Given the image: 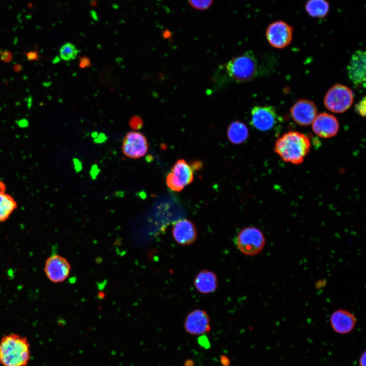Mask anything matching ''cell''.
I'll return each instance as SVG.
<instances>
[{
    "label": "cell",
    "instance_id": "6da1fadb",
    "mask_svg": "<svg viewBox=\"0 0 366 366\" xmlns=\"http://www.w3.org/2000/svg\"><path fill=\"white\" fill-rule=\"evenodd\" d=\"M310 148L311 142L306 135L290 131L277 140L274 150L284 161L296 165L303 161Z\"/></svg>",
    "mask_w": 366,
    "mask_h": 366
},
{
    "label": "cell",
    "instance_id": "7a4b0ae2",
    "mask_svg": "<svg viewBox=\"0 0 366 366\" xmlns=\"http://www.w3.org/2000/svg\"><path fill=\"white\" fill-rule=\"evenodd\" d=\"M26 338L17 334L4 336L0 341V362L3 366H26L30 359Z\"/></svg>",
    "mask_w": 366,
    "mask_h": 366
},
{
    "label": "cell",
    "instance_id": "3957f363",
    "mask_svg": "<svg viewBox=\"0 0 366 366\" xmlns=\"http://www.w3.org/2000/svg\"><path fill=\"white\" fill-rule=\"evenodd\" d=\"M257 60L253 53H245L233 57L226 65L229 76L238 82L251 80L257 72Z\"/></svg>",
    "mask_w": 366,
    "mask_h": 366
},
{
    "label": "cell",
    "instance_id": "277c9868",
    "mask_svg": "<svg viewBox=\"0 0 366 366\" xmlns=\"http://www.w3.org/2000/svg\"><path fill=\"white\" fill-rule=\"evenodd\" d=\"M199 162L189 164L184 159L178 160L166 177L167 186L172 191L179 192L190 184L194 179V170L199 168Z\"/></svg>",
    "mask_w": 366,
    "mask_h": 366
},
{
    "label": "cell",
    "instance_id": "5b68a950",
    "mask_svg": "<svg viewBox=\"0 0 366 366\" xmlns=\"http://www.w3.org/2000/svg\"><path fill=\"white\" fill-rule=\"evenodd\" d=\"M235 243L242 254L252 256L258 254L263 250L265 239L260 229L254 227H248L237 234Z\"/></svg>",
    "mask_w": 366,
    "mask_h": 366
},
{
    "label": "cell",
    "instance_id": "8992f818",
    "mask_svg": "<svg viewBox=\"0 0 366 366\" xmlns=\"http://www.w3.org/2000/svg\"><path fill=\"white\" fill-rule=\"evenodd\" d=\"M353 93L347 86L337 84L326 93L324 103L325 106L334 113H343L347 111L353 102Z\"/></svg>",
    "mask_w": 366,
    "mask_h": 366
},
{
    "label": "cell",
    "instance_id": "52a82bcc",
    "mask_svg": "<svg viewBox=\"0 0 366 366\" xmlns=\"http://www.w3.org/2000/svg\"><path fill=\"white\" fill-rule=\"evenodd\" d=\"M293 27L282 20L270 23L265 31L266 38L273 47L283 49L291 42L293 37Z\"/></svg>",
    "mask_w": 366,
    "mask_h": 366
},
{
    "label": "cell",
    "instance_id": "ba28073f",
    "mask_svg": "<svg viewBox=\"0 0 366 366\" xmlns=\"http://www.w3.org/2000/svg\"><path fill=\"white\" fill-rule=\"evenodd\" d=\"M71 266L68 261L58 255H53L46 260L44 271L48 279L55 283L64 281L69 276Z\"/></svg>",
    "mask_w": 366,
    "mask_h": 366
},
{
    "label": "cell",
    "instance_id": "9c48e42d",
    "mask_svg": "<svg viewBox=\"0 0 366 366\" xmlns=\"http://www.w3.org/2000/svg\"><path fill=\"white\" fill-rule=\"evenodd\" d=\"M147 139L142 133L132 131L125 136L122 145V151L126 157L138 159L143 157L148 151Z\"/></svg>",
    "mask_w": 366,
    "mask_h": 366
},
{
    "label": "cell",
    "instance_id": "30bf717a",
    "mask_svg": "<svg viewBox=\"0 0 366 366\" xmlns=\"http://www.w3.org/2000/svg\"><path fill=\"white\" fill-rule=\"evenodd\" d=\"M277 119L278 115L273 106H255L252 109L251 123L258 130H270L276 124Z\"/></svg>",
    "mask_w": 366,
    "mask_h": 366
},
{
    "label": "cell",
    "instance_id": "8fae6325",
    "mask_svg": "<svg viewBox=\"0 0 366 366\" xmlns=\"http://www.w3.org/2000/svg\"><path fill=\"white\" fill-rule=\"evenodd\" d=\"M187 332L192 335H202L210 330V319L207 313L196 309L189 313L184 323Z\"/></svg>",
    "mask_w": 366,
    "mask_h": 366
},
{
    "label": "cell",
    "instance_id": "7c38bea8",
    "mask_svg": "<svg viewBox=\"0 0 366 366\" xmlns=\"http://www.w3.org/2000/svg\"><path fill=\"white\" fill-rule=\"evenodd\" d=\"M290 113L294 121L300 126L311 125L317 115L315 103L308 99H300L290 109Z\"/></svg>",
    "mask_w": 366,
    "mask_h": 366
},
{
    "label": "cell",
    "instance_id": "4fadbf2b",
    "mask_svg": "<svg viewBox=\"0 0 366 366\" xmlns=\"http://www.w3.org/2000/svg\"><path fill=\"white\" fill-rule=\"evenodd\" d=\"M312 124L314 132L323 138L334 136L338 133L340 127L337 118L325 112L317 114Z\"/></svg>",
    "mask_w": 366,
    "mask_h": 366
},
{
    "label": "cell",
    "instance_id": "5bb4252c",
    "mask_svg": "<svg viewBox=\"0 0 366 366\" xmlns=\"http://www.w3.org/2000/svg\"><path fill=\"white\" fill-rule=\"evenodd\" d=\"M330 324L332 330L337 333L346 334L355 328L357 319L351 312L344 309L333 311L330 316Z\"/></svg>",
    "mask_w": 366,
    "mask_h": 366
},
{
    "label": "cell",
    "instance_id": "9a60e30c",
    "mask_svg": "<svg viewBox=\"0 0 366 366\" xmlns=\"http://www.w3.org/2000/svg\"><path fill=\"white\" fill-rule=\"evenodd\" d=\"M172 234L177 243L182 246L193 243L197 237V230L190 221L182 219L176 222L172 229Z\"/></svg>",
    "mask_w": 366,
    "mask_h": 366
},
{
    "label": "cell",
    "instance_id": "2e32d148",
    "mask_svg": "<svg viewBox=\"0 0 366 366\" xmlns=\"http://www.w3.org/2000/svg\"><path fill=\"white\" fill-rule=\"evenodd\" d=\"M365 53L356 51L352 55L348 66V76L355 85L365 83Z\"/></svg>",
    "mask_w": 366,
    "mask_h": 366
},
{
    "label": "cell",
    "instance_id": "e0dca14e",
    "mask_svg": "<svg viewBox=\"0 0 366 366\" xmlns=\"http://www.w3.org/2000/svg\"><path fill=\"white\" fill-rule=\"evenodd\" d=\"M194 284L199 292L209 294L216 290L218 284V278L214 272L203 269L196 275Z\"/></svg>",
    "mask_w": 366,
    "mask_h": 366
},
{
    "label": "cell",
    "instance_id": "ac0fdd59",
    "mask_svg": "<svg viewBox=\"0 0 366 366\" xmlns=\"http://www.w3.org/2000/svg\"><path fill=\"white\" fill-rule=\"evenodd\" d=\"M227 136L231 143L241 144L248 138V129L243 123L238 121H234L228 128Z\"/></svg>",
    "mask_w": 366,
    "mask_h": 366
},
{
    "label": "cell",
    "instance_id": "d6986e66",
    "mask_svg": "<svg viewBox=\"0 0 366 366\" xmlns=\"http://www.w3.org/2000/svg\"><path fill=\"white\" fill-rule=\"evenodd\" d=\"M305 10L312 17L323 18L329 11V4L326 0H308L305 4Z\"/></svg>",
    "mask_w": 366,
    "mask_h": 366
},
{
    "label": "cell",
    "instance_id": "ffe728a7",
    "mask_svg": "<svg viewBox=\"0 0 366 366\" xmlns=\"http://www.w3.org/2000/svg\"><path fill=\"white\" fill-rule=\"evenodd\" d=\"M17 203L13 198L0 190V222L7 220L16 209Z\"/></svg>",
    "mask_w": 366,
    "mask_h": 366
},
{
    "label": "cell",
    "instance_id": "44dd1931",
    "mask_svg": "<svg viewBox=\"0 0 366 366\" xmlns=\"http://www.w3.org/2000/svg\"><path fill=\"white\" fill-rule=\"evenodd\" d=\"M78 52L79 50L76 47L70 42H67L62 45L59 51L60 58L67 62L75 59Z\"/></svg>",
    "mask_w": 366,
    "mask_h": 366
},
{
    "label": "cell",
    "instance_id": "7402d4cb",
    "mask_svg": "<svg viewBox=\"0 0 366 366\" xmlns=\"http://www.w3.org/2000/svg\"><path fill=\"white\" fill-rule=\"evenodd\" d=\"M214 0H188L190 6L198 11H204L209 9Z\"/></svg>",
    "mask_w": 366,
    "mask_h": 366
},
{
    "label": "cell",
    "instance_id": "603a6c76",
    "mask_svg": "<svg viewBox=\"0 0 366 366\" xmlns=\"http://www.w3.org/2000/svg\"><path fill=\"white\" fill-rule=\"evenodd\" d=\"M355 110L358 114L364 116L365 114V98H363L355 106Z\"/></svg>",
    "mask_w": 366,
    "mask_h": 366
},
{
    "label": "cell",
    "instance_id": "cb8c5ba5",
    "mask_svg": "<svg viewBox=\"0 0 366 366\" xmlns=\"http://www.w3.org/2000/svg\"><path fill=\"white\" fill-rule=\"evenodd\" d=\"M199 344L202 347L207 349L210 347V343L206 336H201L198 340Z\"/></svg>",
    "mask_w": 366,
    "mask_h": 366
},
{
    "label": "cell",
    "instance_id": "d4e9b609",
    "mask_svg": "<svg viewBox=\"0 0 366 366\" xmlns=\"http://www.w3.org/2000/svg\"><path fill=\"white\" fill-rule=\"evenodd\" d=\"M366 352L364 350L360 355L358 360L359 366H365Z\"/></svg>",
    "mask_w": 366,
    "mask_h": 366
},
{
    "label": "cell",
    "instance_id": "484cf974",
    "mask_svg": "<svg viewBox=\"0 0 366 366\" xmlns=\"http://www.w3.org/2000/svg\"><path fill=\"white\" fill-rule=\"evenodd\" d=\"M90 65V60L87 57H82L80 60V66L82 68L89 67Z\"/></svg>",
    "mask_w": 366,
    "mask_h": 366
},
{
    "label": "cell",
    "instance_id": "4316f807",
    "mask_svg": "<svg viewBox=\"0 0 366 366\" xmlns=\"http://www.w3.org/2000/svg\"><path fill=\"white\" fill-rule=\"evenodd\" d=\"M220 360L223 366H229L230 365V360L229 358L225 355L221 356Z\"/></svg>",
    "mask_w": 366,
    "mask_h": 366
},
{
    "label": "cell",
    "instance_id": "83f0119b",
    "mask_svg": "<svg viewBox=\"0 0 366 366\" xmlns=\"http://www.w3.org/2000/svg\"><path fill=\"white\" fill-rule=\"evenodd\" d=\"M186 366H193V362L191 360H187L186 362Z\"/></svg>",
    "mask_w": 366,
    "mask_h": 366
}]
</instances>
